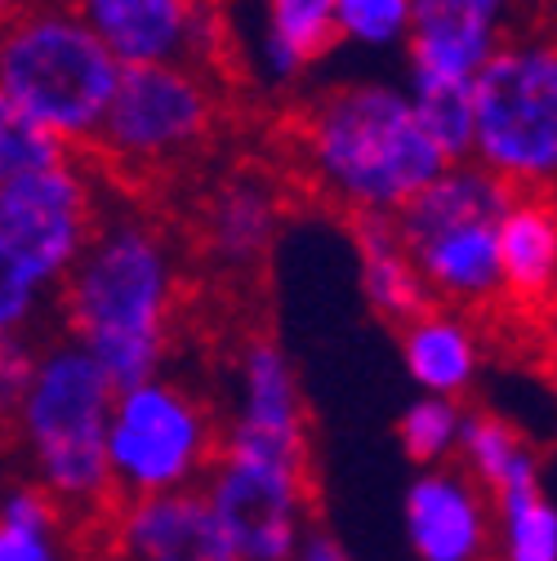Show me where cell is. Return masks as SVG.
Instances as JSON below:
<instances>
[{"label": "cell", "mask_w": 557, "mask_h": 561, "mask_svg": "<svg viewBox=\"0 0 557 561\" xmlns=\"http://www.w3.org/2000/svg\"><path fill=\"white\" fill-rule=\"evenodd\" d=\"M179 254L161 224L107 215L58 290V325L99 362L112 388L161 375L179 317Z\"/></svg>", "instance_id": "cell-1"}, {"label": "cell", "mask_w": 557, "mask_h": 561, "mask_svg": "<svg viewBox=\"0 0 557 561\" xmlns=\"http://www.w3.org/2000/svg\"><path fill=\"white\" fill-rule=\"evenodd\" d=\"M299 161L312 187L353 219H393L446 170L410 112L406 85L388 81L326 90L299 121Z\"/></svg>", "instance_id": "cell-2"}, {"label": "cell", "mask_w": 557, "mask_h": 561, "mask_svg": "<svg viewBox=\"0 0 557 561\" xmlns=\"http://www.w3.org/2000/svg\"><path fill=\"white\" fill-rule=\"evenodd\" d=\"M112 379L72 339H41L32 379L10 414L32 481L67 513L112 500L107 481V414Z\"/></svg>", "instance_id": "cell-3"}, {"label": "cell", "mask_w": 557, "mask_h": 561, "mask_svg": "<svg viewBox=\"0 0 557 561\" xmlns=\"http://www.w3.org/2000/svg\"><path fill=\"white\" fill-rule=\"evenodd\" d=\"M99 219V183L77 152L0 187V330L41 334Z\"/></svg>", "instance_id": "cell-4"}, {"label": "cell", "mask_w": 557, "mask_h": 561, "mask_svg": "<svg viewBox=\"0 0 557 561\" xmlns=\"http://www.w3.org/2000/svg\"><path fill=\"white\" fill-rule=\"evenodd\" d=\"M121 62L67 0H36L0 27V94L67 152L94 144Z\"/></svg>", "instance_id": "cell-5"}, {"label": "cell", "mask_w": 557, "mask_h": 561, "mask_svg": "<svg viewBox=\"0 0 557 561\" xmlns=\"http://www.w3.org/2000/svg\"><path fill=\"white\" fill-rule=\"evenodd\" d=\"M513 196L509 183L486 174L477 161H464L446 165L393 215L437 308H477L500 295V219Z\"/></svg>", "instance_id": "cell-6"}, {"label": "cell", "mask_w": 557, "mask_h": 561, "mask_svg": "<svg viewBox=\"0 0 557 561\" xmlns=\"http://www.w3.org/2000/svg\"><path fill=\"white\" fill-rule=\"evenodd\" d=\"M201 500L228 530L241 561H295L312 530L308 437H272L232 428L219 437Z\"/></svg>", "instance_id": "cell-7"}, {"label": "cell", "mask_w": 557, "mask_h": 561, "mask_svg": "<svg viewBox=\"0 0 557 561\" xmlns=\"http://www.w3.org/2000/svg\"><path fill=\"white\" fill-rule=\"evenodd\" d=\"M219 424L201 392L170 375H152L112 397L107 481L112 500H161L201 490L219 455Z\"/></svg>", "instance_id": "cell-8"}, {"label": "cell", "mask_w": 557, "mask_h": 561, "mask_svg": "<svg viewBox=\"0 0 557 561\" xmlns=\"http://www.w3.org/2000/svg\"><path fill=\"white\" fill-rule=\"evenodd\" d=\"M473 161L513 192L557 187V41L513 36L473 81Z\"/></svg>", "instance_id": "cell-9"}, {"label": "cell", "mask_w": 557, "mask_h": 561, "mask_svg": "<svg viewBox=\"0 0 557 561\" xmlns=\"http://www.w3.org/2000/svg\"><path fill=\"white\" fill-rule=\"evenodd\" d=\"M219 103L201 67L187 62H152L121 67L116 94L94 134V152L121 170L157 174L205 148L215 134Z\"/></svg>", "instance_id": "cell-10"}, {"label": "cell", "mask_w": 557, "mask_h": 561, "mask_svg": "<svg viewBox=\"0 0 557 561\" xmlns=\"http://www.w3.org/2000/svg\"><path fill=\"white\" fill-rule=\"evenodd\" d=\"M67 5L121 67H201L219 49V14L211 0H67Z\"/></svg>", "instance_id": "cell-11"}, {"label": "cell", "mask_w": 557, "mask_h": 561, "mask_svg": "<svg viewBox=\"0 0 557 561\" xmlns=\"http://www.w3.org/2000/svg\"><path fill=\"white\" fill-rule=\"evenodd\" d=\"M401 530L414 561H486L491 500L455 463L424 468L401 495Z\"/></svg>", "instance_id": "cell-12"}, {"label": "cell", "mask_w": 557, "mask_h": 561, "mask_svg": "<svg viewBox=\"0 0 557 561\" xmlns=\"http://www.w3.org/2000/svg\"><path fill=\"white\" fill-rule=\"evenodd\" d=\"M513 0H410V77L477 81L509 41Z\"/></svg>", "instance_id": "cell-13"}, {"label": "cell", "mask_w": 557, "mask_h": 561, "mask_svg": "<svg viewBox=\"0 0 557 561\" xmlns=\"http://www.w3.org/2000/svg\"><path fill=\"white\" fill-rule=\"evenodd\" d=\"M112 548L116 561H241L201 490L121 504Z\"/></svg>", "instance_id": "cell-14"}, {"label": "cell", "mask_w": 557, "mask_h": 561, "mask_svg": "<svg viewBox=\"0 0 557 561\" xmlns=\"http://www.w3.org/2000/svg\"><path fill=\"white\" fill-rule=\"evenodd\" d=\"M286 205L272 179L263 174H228L201 205V241L219 267L228 272H259L272 259L282 237Z\"/></svg>", "instance_id": "cell-15"}, {"label": "cell", "mask_w": 557, "mask_h": 561, "mask_svg": "<svg viewBox=\"0 0 557 561\" xmlns=\"http://www.w3.org/2000/svg\"><path fill=\"white\" fill-rule=\"evenodd\" d=\"M237 405H232V428L272 433V437H308V405L295 375V362L286 347L254 334L241 343L237 370H232Z\"/></svg>", "instance_id": "cell-16"}, {"label": "cell", "mask_w": 557, "mask_h": 561, "mask_svg": "<svg viewBox=\"0 0 557 561\" xmlns=\"http://www.w3.org/2000/svg\"><path fill=\"white\" fill-rule=\"evenodd\" d=\"M353 254H357V286H362V299L366 308L388 321V325H410L414 317H424L433 304L429 286L420 267L410 263L393 219H353Z\"/></svg>", "instance_id": "cell-17"}, {"label": "cell", "mask_w": 557, "mask_h": 561, "mask_svg": "<svg viewBox=\"0 0 557 561\" xmlns=\"http://www.w3.org/2000/svg\"><path fill=\"white\" fill-rule=\"evenodd\" d=\"M401 366L420 397H451L459 401L481 370V347L473 325L451 308H429L401 325Z\"/></svg>", "instance_id": "cell-18"}, {"label": "cell", "mask_w": 557, "mask_h": 561, "mask_svg": "<svg viewBox=\"0 0 557 561\" xmlns=\"http://www.w3.org/2000/svg\"><path fill=\"white\" fill-rule=\"evenodd\" d=\"M500 290L544 299L557 290V201L518 192L500 219Z\"/></svg>", "instance_id": "cell-19"}, {"label": "cell", "mask_w": 557, "mask_h": 561, "mask_svg": "<svg viewBox=\"0 0 557 561\" xmlns=\"http://www.w3.org/2000/svg\"><path fill=\"white\" fill-rule=\"evenodd\" d=\"M334 45V0H263L259 58L272 85H295Z\"/></svg>", "instance_id": "cell-20"}, {"label": "cell", "mask_w": 557, "mask_h": 561, "mask_svg": "<svg viewBox=\"0 0 557 561\" xmlns=\"http://www.w3.org/2000/svg\"><path fill=\"white\" fill-rule=\"evenodd\" d=\"M455 468H464L486 490V500H500V495H509V490L539 485V455L526 446V437L509 424V419H500L491 410H468L464 414Z\"/></svg>", "instance_id": "cell-21"}, {"label": "cell", "mask_w": 557, "mask_h": 561, "mask_svg": "<svg viewBox=\"0 0 557 561\" xmlns=\"http://www.w3.org/2000/svg\"><path fill=\"white\" fill-rule=\"evenodd\" d=\"M0 561H72L62 508L36 481H14L0 490Z\"/></svg>", "instance_id": "cell-22"}, {"label": "cell", "mask_w": 557, "mask_h": 561, "mask_svg": "<svg viewBox=\"0 0 557 561\" xmlns=\"http://www.w3.org/2000/svg\"><path fill=\"white\" fill-rule=\"evenodd\" d=\"M410 112L420 121L424 138L442 152L446 165L473 161L477 148V103L473 81H442V77H410L406 81Z\"/></svg>", "instance_id": "cell-23"}, {"label": "cell", "mask_w": 557, "mask_h": 561, "mask_svg": "<svg viewBox=\"0 0 557 561\" xmlns=\"http://www.w3.org/2000/svg\"><path fill=\"white\" fill-rule=\"evenodd\" d=\"M491 552L496 561H557V504L544 485L491 500Z\"/></svg>", "instance_id": "cell-24"}, {"label": "cell", "mask_w": 557, "mask_h": 561, "mask_svg": "<svg viewBox=\"0 0 557 561\" xmlns=\"http://www.w3.org/2000/svg\"><path fill=\"white\" fill-rule=\"evenodd\" d=\"M464 405L451 401V397H414L401 419H397V442H401V455L414 463V468H446L455 463V450H459V433H464Z\"/></svg>", "instance_id": "cell-25"}, {"label": "cell", "mask_w": 557, "mask_h": 561, "mask_svg": "<svg viewBox=\"0 0 557 561\" xmlns=\"http://www.w3.org/2000/svg\"><path fill=\"white\" fill-rule=\"evenodd\" d=\"M334 32L357 49H397L410 36V0H334Z\"/></svg>", "instance_id": "cell-26"}, {"label": "cell", "mask_w": 557, "mask_h": 561, "mask_svg": "<svg viewBox=\"0 0 557 561\" xmlns=\"http://www.w3.org/2000/svg\"><path fill=\"white\" fill-rule=\"evenodd\" d=\"M62 157H72V152H67L58 138H49L45 129H36L5 94H0V187L23 179V174L49 170Z\"/></svg>", "instance_id": "cell-27"}, {"label": "cell", "mask_w": 557, "mask_h": 561, "mask_svg": "<svg viewBox=\"0 0 557 561\" xmlns=\"http://www.w3.org/2000/svg\"><path fill=\"white\" fill-rule=\"evenodd\" d=\"M36 343L41 339H23V334H5L0 330V419H10L27 379H32V362H36Z\"/></svg>", "instance_id": "cell-28"}, {"label": "cell", "mask_w": 557, "mask_h": 561, "mask_svg": "<svg viewBox=\"0 0 557 561\" xmlns=\"http://www.w3.org/2000/svg\"><path fill=\"white\" fill-rule=\"evenodd\" d=\"M295 561H357L353 552H348L330 530H308L304 535V543H299V552H295Z\"/></svg>", "instance_id": "cell-29"}, {"label": "cell", "mask_w": 557, "mask_h": 561, "mask_svg": "<svg viewBox=\"0 0 557 561\" xmlns=\"http://www.w3.org/2000/svg\"><path fill=\"white\" fill-rule=\"evenodd\" d=\"M27 5H36V0H0V27H5L10 19H19Z\"/></svg>", "instance_id": "cell-30"}, {"label": "cell", "mask_w": 557, "mask_h": 561, "mask_svg": "<svg viewBox=\"0 0 557 561\" xmlns=\"http://www.w3.org/2000/svg\"><path fill=\"white\" fill-rule=\"evenodd\" d=\"M553 5H557V0H553Z\"/></svg>", "instance_id": "cell-31"}]
</instances>
